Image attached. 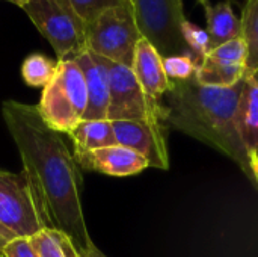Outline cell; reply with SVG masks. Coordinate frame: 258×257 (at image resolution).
Wrapping results in <instances>:
<instances>
[{
    "label": "cell",
    "instance_id": "6da1fadb",
    "mask_svg": "<svg viewBox=\"0 0 258 257\" xmlns=\"http://www.w3.org/2000/svg\"><path fill=\"white\" fill-rule=\"evenodd\" d=\"M2 117L45 229L62 232L79 253L92 248L80 198L82 176L62 133L50 129L33 105L6 100Z\"/></svg>",
    "mask_w": 258,
    "mask_h": 257
},
{
    "label": "cell",
    "instance_id": "7a4b0ae2",
    "mask_svg": "<svg viewBox=\"0 0 258 257\" xmlns=\"http://www.w3.org/2000/svg\"><path fill=\"white\" fill-rule=\"evenodd\" d=\"M243 80L231 88L203 86L195 77L171 82V89L163 97L165 123L228 156L254 185L252 165L236 127Z\"/></svg>",
    "mask_w": 258,
    "mask_h": 257
},
{
    "label": "cell",
    "instance_id": "3957f363",
    "mask_svg": "<svg viewBox=\"0 0 258 257\" xmlns=\"http://www.w3.org/2000/svg\"><path fill=\"white\" fill-rule=\"evenodd\" d=\"M88 105L86 83L74 59L57 61L53 79L42 88L38 105L42 121L59 133L71 132L82 120Z\"/></svg>",
    "mask_w": 258,
    "mask_h": 257
},
{
    "label": "cell",
    "instance_id": "277c9868",
    "mask_svg": "<svg viewBox=\"0 0 258 257\" xmlns=\"http://www.w3.org/2000/svg\"><path fill=\"white\" fill-rule=\"evenodd\" d=\"M21 9L51 44L57 61L76 59L86 50V24L70 0H29Z\"/></svg>",
    "mask_w": 258,
    "mask_h": 257
},
{
    "label": "cell",
    "instance_id": "5b68a950",
    "mask_svg": "<svg viewBox=\"0 0 258 257\" xmlns=\"http://www.w3.org/2000/svg\"><path fill=\"white\" fill-rule=\"evenodd\" d=\"M132 9L141 36L162 58L192 53L181 33V26L187 20L181 0H132Z\"/></svg>",
    "mask_w": 258,
    "mask_h": 257
},
{
    "label": "cell",
    "instance_id": "8992f818",
    "mask_svg": "<svg viewBox=\"0 0 258 257\" xmlns=\"http://www.w3.org/2000/svg\"><path fill=\"white\" fill-rule=\"evenodd\" d=\"M141 38L132 6L109 8L86 24V50L125 67H132Z\"/></svg>",
    "mask_w": 258,
    "mask_h": 257
},
{
    "label": "cell",
    "instance_id": "52a82bcc",
    "mask_svg": "<svg viewBox=\"0 0 258 257\" xmlns=\"http://www.w3.org/2000/svg\"><path fill=\"white\" fill-rule=\"evenodd\" d=\"M106 61L109 71V108L107 120H136V121H156L165 123L166 108L163 103L151 101L142 91L130 67ZM166 124V123H165Z\"/></svg>",
    "mask_w": 258,
    "mask_h": 257
},
{
    "label": "cell",
    "instance_id": "ba28073f",
    "mask_svg": "<svg viewBox=\"0 0 258 257\" xmlns=\"http://www.w3.org/2000/svg\"><path fill=\"white\" fill-rule=\"evenodd\" d=\"M0 227L12 236L26 238L45 229L23 171L0 170Z\"/></svg>",
    "mask_w": 258,
    "mask_h": 257
},
{
    "label": "cell",
    "instance_id": "9c48e42d",
    "mask_svg": "<svg viewBox=\"0 0 258 257\" xmlns=\"http://www.w3.org/2000/svg\"><path fill=\"white\" fill-rule=\"evenodd\" d=\"M165 126V123L156 121H112L116 144L135 150L148 161L150 167L159 170L169 168V151Z\"/></svg>",
    "mask_w": 258,
    "mask_h": 257
},
{
    "label": "cell",
    "instance_id": "30bf717a",
    "mask_svg": "<svg viewBox=\"0 0 258 257\" xmlns=\"http://www.w3.org/2000/svg\"><path fill=\"white\" fill-rule=\"evenodd\" d=\"M80 168L97 171L113 177H127L142 173L148 168V161L132 148L119 144L103 147L98 150L73 155Z\"/></svg>",
    "mask_w": 258,
    "mask_h": 257
},
{
    "label": "cell",
    "instance_id": "8fae6325",
    "mask_svg": "<svg viewBox=\"0 0 258 257\" xmlns=\"http://www.w3.org/2000/svg\"><path fill=\"white\" fill-rule=\"evenodd\" d=\"M74 61L83 73L88 92V105L83 120H107L110 86L104 58L85 50Z\"/></svg>",
    "mask_w": 258,
    "mask_h": 257
},
{
    "label": "cell",
    "instance_id": "7c38bea8",
    "mask_svg": "<svg viewBox=\"0 0 258 257\" xmlns=\"http://www.w3.org/2000/svg\"><path fill=\"white\" fill-rule=\"evenodd\" d=\"M130 68L145 95L151 101L163 103V97L171 89V80L165 73L163 58L145 38L138 41Z\"/></svg>",
    "mask_w": 258,
    "mask_h": 257
},
{
    "label": "cell",
    "instance_id": "4fadbf2b",
    "mask_svg": "<svg viewBox=\"0 0 258 257\" xmlns=\"http://www.w3.org/2000/svg\"><path fill=\"white\" fill-rule=\"evenodd\" d=\"M236 127L254 171V186L258 189V86L246 74L236 109Z\"/></svg>",
    "mask_w": 258,
    "mask_h": 257
},
{
    "label": "cell",
    "instance_id": "5bb4252c",
    "mask_svg": "<svg viewBox=\"0 0 258 257\" xmlns=\"http://www.w3.org/2000/svg\"><path fill=\"white\" fill-rule=\"evenodd\" d=\"M203 8L207 23L206 30L210 36L212 50L227 41L242 36L240 18L236 17L231 6V0H224L215 5L207 3Z\"/></svg>",
    "mask_w": 258,
    "mask_h": 257
},
{
    "label": "cell",
    "instance_id": "9a60e30c",
    "mask_svg": "<svg viewBox=\"0 0 258 257\" xmlns=\"http://www.w3.org/2000/svg\"><path fill=\"white\" fill-rule=\"evenodd\" d=\"M73 142V155L86 153L116 144L112 121L109 120H82L67 133Z\"/></svg>",
    "mask_w": 258,
    "mask_h": 257
},
{
    "label": "cell",
    "instance_id": "2e32d148",
    "mask_svg": "<svg viewBox=\"0 0 258 257\" xmlns=\"http://www.w3.org/2000/svg\"><path fill=\"white\" fill-rule=\"evenodd\" d=\"M246 76V67L234 65L206 55L195 71V80L203 86L231 88L240 83Z\"/></svg>",
    "mask_w": 258,
    "mask_h": 257
},
{
    "label": "cell",
    "instance_id": "e0dca14e",
    "mask_svg": "<svg viewBox=\"0 0 258 257\" xmlns=\"http://www.w3.org/2000/svg\"><path fill=\"white\" fill-rule=\"evenodd\" d=\"M242 39L246 45V74L258 70V0H246L240 17Z\"/></svg>",
    "mask_w": 258,
    "mask_h": 257
},
{
    "label": "cell",
    "instance_id": "ac0fdd59",
    "mask_svg": "<svg viewBox=\"0 0 258 257\" xmlns=\"http://www.w3.org/2000/svg\"><path fill=\"white\" fill-rule=\"evenodd\" d=\"M57 62L45 55L32 53L21 64V77L26 85L32 88H44L53 79Z\"/></svg>",
    "mask_w": 258,
    "mask_h": 257
},
{
    "label": "cell",
    "instance_id": "d6986e66",
    "mask_svg": "<svg viewBox=\"0 0 258 257\" xmlns=\"http://www.w3.org/2000/svg\"><path fill=\"white\" fill-rule=\"evenodd\" d=\"M200 59L192 55H172L163 58V68L171 82H186L195 77Z\"/></svg>",
    "mask_w": 258,
    "mask_h": 257
},
{
    "label": "cell",
    "instance_id": "ffe728a7",
    "mask_svg": "<svg viewBox=\"0 0 258 257\" xmlns=\"http://www.w3.org/2000/svg\"><path fill=\"white\" fill-rule=\"evenodd\" d=\"M63 238L65 235L59 230L42 229L36 235L30 236V241L39 257H68Z\"/></svg>",
    "mask_w": 258,
    "mask_h": 257
},
{
    "label": "cell",
    "instance_id": "44dd1931",
    "mask_svg": "<svg viewBox=\"0 0 258 257\" xmlns=\"http://www.w3.org/2000/svg\"><path fill=\"white\" fill-rule=\"evenodd\" d=\"M181 33H183V39H184L186 45L200 61L206 55L210 53V50H212L210 36H209L206 29H203V27L194 24L192 21L186 20L181 26Z\"/></svg>",
    "mask_w": 258,
    "mask_h": 257
},
{
    "label": "cell",
    "instance_id": "7402d4cb",
    "mask_svg": "<svg viewBox=\"0 0 258 257\" xmlns=\"http://www.w3.org/2000/svg\"><path fill=\"white\" fill-rule=\"evenodd\" d=\"M85 24L94 21L103 11L115 6H132L130 0H70Z\"/></svg>",
    "mask_w": 258,
    "mask_h": 257
},
{
    "label": "cell",
    "instance_id": "603a6c76",
    "mask_svg": "<svg viewBox=\"0 0 258 257\" xmlns=\"http://www.w3.org/2000/svg\"><path fill=\"white\" fill-rule=\"evenodd\" d=\"M209 55L219 61L228 62V64L246 67V45H245V41L242 39V36L218 45L216 48L210 50Z\"/></svg>",
    "mask_w": 258,
    "mask_h": 257
},
{
    "label": "cell",
    "instance_id": "cb8c5ba5",
    "mask_svg": "<svg viewBox=\"0 0 258 257\" xmlns=\"http://www.w3.org/2000/svg\"><path fill=\"white\" fill-rule=\"evenodd\" d=\"M3 257H39L30 238L14 236L3 247Z\"/></svg>",
    "mask_w": 258,
    "mask_h": 257
},
{
    "label": "cell",
    "instance_id": "d4e9b609",
    "mask_svg": "<svg viewBox=\"0 0 258 257\" xmlns=\"http://www.w3.org/2000/svg\"><path fill=\"white\" fill-rule=\"evenodd\" d=\"M63 245H65V250H67V254H68V257H80L79 251L74 248L73 242H71L67 236L63 238Z\"/></svg>",
    "mask_w": 258,
    "mask_h": 257
},
{
    "label": "cell",
    "instance_id": "484cf974",
    "mask_svg": "<svg viewBox=\"0 0 258 257\" xmlns=\"http://www.w3.org/2000/svg\"><path fill=\"white\" fill-rule=\"evenodd\" d=\"M14 236L11 235V233H8L5 229H2L0 227V257H3V247H5V244L9 241V239H12Z\"/></svg>",
    "mask_w": 258,
    "mask_h": 257
},
{
    "label": "cell",
    "instance_id": "4316f807",
    "mask_svg": "<svg viewBox=\"0 0 258 257\" xmlns=\"http://www.w3.org/2000/svg\"><path fill=\"white\" fill-rule=\"evenodd\" d=\"M80 257H107L104 253H101L95 245L92 247V248H89V250H86V251H83V253H79Z\"/></svg>",
    "mask_w": 258,
    "mask_h": 257
},
{
    "label": "cell",
    "instance_id": "83f0119b",
    "mask_svg": "<svg viewBox=\"0 0 258 257\" xmlns=\"http://www.w3.org/2000/svg\"><path fill=\"white\" fill-rule=\"evenodd\" d=\"M6 2H11V3H14V5H17V6H20V8H23L29 0H6Z\"/></svg>",
    "mask_w": 258,
    "mask_h": 257
},
{
    "label": "cell",
    "instance_id": "f1b7e54d",
    "mask_svg": "<svg viewBox=\"0 0 258 257\" xmlns=\"http://www.w3.org/2000/svg\"><path fill=\"white\" fill-rule=\"evenodd\" d=\"M248 76L254 80V83L258 86V70L257 71H252V73H248Z\"/></svg>",
    "mask_w": 258,
    "mask_h": 257
},
{
    "label": "cell",
    "instance_id": "f546056e",
    "mask_svg": "<svg viewBox=\"0 0 258 257\" xmlns=\"http://www.w3.org/2000/svg\"><path fill=\"white\" fill-rule=\"evenodd\" d=\"M197 2H198V3H200V5H201V6H206V5H207V3H210V2H209V0H197Z\"/></svg>",
    "mask_w": 258,
    "mask_h": 257
},
{
    "label": "cell",
    "instance_id": "4dcf8cb0",
    "mask_svg": "<svg viewBox=\"0 0 258 257\" xmlns=\"http://www.w3.org/2000/svg\"><path fill=\"white\" fill-rule=\"evenodd\" d=\"M130 3H132V0H130Z\"/></svg>",
    "mask_w": 258,
    "mask_h": 257
}]
</instances>
